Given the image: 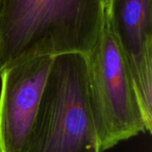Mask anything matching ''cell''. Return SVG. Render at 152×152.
Returning <instances> with one entry per match:
<instances>
[{
  "label": "cell",
  "mask_w": 152,
  "mask_h": 152,
  "mask_svg": "<svg viewBox=\"0 0 152 152\" xmlns=\"http://www.w3.org/2000/svg\"><path fill=\"white\" fill-rule=\"evenodd\" d=\"M103 22L124 57L142 111L152 126V0H103Z\"/></svg>",
  "instance_id": "cell-4"
},
{
  "label": "cell",
  "mask_w": 152,
  "mask_h": 152,
  "mask_svg": "<svg viewBox=\"0 0 152 152\" xmlns=\"http://www.w3.org/2000/svg\"><path fill=\"white\" fill-rule=\"evenodd\" d=\"M86 57L89 105L100 151L104 152L147 129L131 75L104 22Z\"/></svg>",
  "instance_id": "cell-3"
},
{
  "label": "cell",
  "mask_w": 152,
  "mask_h": 152,
  "mask_svg": "<svg viewBox=\"0 0 152 152\" xmlns=\"http://www.w3.org/2000/svg\"><path fill=\"white\" fill-rule=\"evenodd\" d=\"M0 3H1V0H0Z\"/></svg>",
  "instance_id": "cell-6"
},
{
  "label": "cell",
  "mask_w": 152,
  "mask_h": 152,
  "mask_svg": "<svg viewBox=\"0 0 152 152\" xmlns=\"http://www.w3.org/2000/svg\"><path fill=\"white\" fill-rule=\"evenodd\" d=\"M103 26V0H1L0 73L44 55L87 54Z\"/></svg>",
  "instance_id": "cell-1"
},
{
  "label": "cell",
  "mask_w": 152,
  "mask_h": 152,
  "mask_svg": "<svg viewBox=\"0 0 152 152\" xmlns=\"http://www.w3.org/2000/svg\"><path fill=\"white\" fill-rule=\"evenodd\" d=\"M23 152H101L89 105L86 54L53 57Z\"/></svg>",
  "instance_id": "cell-2"
},
{
  "label": "cell",
  "mask_w": 152,
  "mask_h": 152,
  "mask_svg": "<svg viewBox=\"0 0 152 152\" xmlns=\"http://www.w3.org/2000/svg\"><path fill=\"white\" fill-rule=\"evenodd\" d=\"M53 56L34 57L0 73V152H23Z\"/></svg>",
  "instance_id": "cell-5"
}]
</instances>
